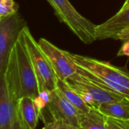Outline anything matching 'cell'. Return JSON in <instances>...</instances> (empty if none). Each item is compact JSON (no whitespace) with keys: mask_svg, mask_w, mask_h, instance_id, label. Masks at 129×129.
Returning <instances> with one entry per match:
<instances>
[{"mask_svg":"<svg viewBox=\"0 0 129 129\" xmlns=\"http://www.w3.org/2000/svg\"><path fill=\"white\" fill-rule=\"evenodd\" d=\"M19 77L14 45L0 75V129H28L19 110Z\"/></svg>","mask_w":129,"mask_h":129,"instance_id":"obj_1","label":"cell"},{"mask_svg":"<svg viewBox=\"0 0 129 129\" xmlns=\"http://www.w3.org/2000/svg\"><path fill=\"white\" fill-rule=\"evenodd\" d=\"M80 113L57 88L49 93L48 101L40 110L39 119L45 125L42 129H80Z\"/></svg>","mask_w":129,"mask_h":129,"instance_id":"obj_2","label":"cell"},{"mask_svg":"<svg viewBox=\"0 0 129 129\" xmlns=\"http://www.w3.org/2000/svg\"><path fill=\"white\" fill-rule=\"evenodd\" d=\"M20 33L38 79L39 92L50 93L56 90L57 77L49 59L32 36L27 26H25Z\"/></svg>","mask_w":129,"mask_h":129,"instance_id":"obj_3","label":"cell"},{"mask_svg":"<svg viewBox=\"0 0 129 129\" xmlns=\"http://www.w3.org/2000/svg\"><path fill=\"white\" fill-rule=\"evenodd\" d=\"M56 15L84 43L90 44L97 40L96 24L83 17L68 0H48Z\"/></svg>","mask_w":129,"mask_h":129,"instance_id":"obj_4","label":"cell"},{"mask_svg":"<svg viewBox=\"0 0 129 129\" xmlns=\"http://www.w3.org/2000/svg\"><path fill=\"white\" fill-rule=\"evenodd\" d=\"M14 48L19 77L20 98L29 97L35 100L40 94L38 79L21 33L14 43Z\"/></svg>","mask_w":129,"mask_h":129,"instance_id":"obj_5","label":"cell"},{"mask_svg":"<svg viewBox=\"0 0 129 129\" xmlns=\"http://www.w3.org/2000/svg\"><path fill=\"white\" fill-rule=\"evenodd\" d=\"M65 81H67L91 107L98 109L104 103L119 100L125 98V97L119 94L96 84L77 72Z\"/></svg>","mask_w":129,"mask_h":129,"instance_id":"obj_6","label":"cell"},{"mask_svg":"<svg viewBox=\"0 0 129 129\" xmlns=\"http://www.w3.org/2000/svg\"><path fill=\"white\" fill-rule=\"evenodd\" d=\"M25 26H26V21L18 12L7 17H2L0 21V75L4 72L11 49Z\"/></svg>","mask_w":129,"mask_h":129,"instance_id":"obj_7","label":"cell"},{"mask_svg":"<svg viewBox=\"0 0 129 129\" xmlns=\"http://www.w3.org/2000/svg\"><path fill=\"white\" fill-rule=\"evenodd\" d=\"M39 46L49 59L58 79L67 81L77 71V65L68 56L67 51L60 49L44 38H41Z\"/></svg>","mask_w":129,"mask_h":129,"instance_id":"obj_8","label":"cell"},{"mask_svg":"<svg viewBox=\"0 0 129 129\" xmlns=\"http://www.w3.org/2000/svg\"><path fill=\"white\" fill-rule=\"evenodd\" d=\"M97 40L113 39L125 41L129 38V6L120 9L114 16L101 24L96 25Z\"/></svg>","mask_w":129,"mask_h":129,"instance_id":"obj_9","label":"cell"},{"mask_svg":"<svg viewBox=\"0 0 129 129\" xmlns=\"http://www.w3.org/2000/svg\"><path fill=\"white\" fill-rule=\"evenodd\" d=\"M19 110L23 121L28 129H36L39 119V109L34 99L23 97L19 99Z\"/></svg>","mask_w":129,"mask_h":129,"instance_id":"obj_10","label":"cell"},{"mask_svg":"<svg viewBox=\"0 0 129 129\" xmlns=\"http://www.w3.org/2000/svg\"><path fill=\"white\" fill-rule=\"evenodd\" d=\"M98 109L107 117L122 120L129 119V99L126 97L119 100L104 103Z\"/></svg>","mask_w":129,"mask_h":129,"instance_id":"obj_11","label":"cell"},{"mask_svg":"<svg viewBox=\"0 0 129 129\" xmlns=\"http://www.w3.org/2000/svg\"><path fill=\"white\" fill-rule=\"evenodd\" d=\"M80 129H108L107 127V116L101 113L98 109L91 107L85 113L79 115Z\"/></svg>","mask_w":129,"mask_h":129,"instance_id":"obj_12","label":"cell"},{"mask_svg":"<svg viewBox=\"0 0 129 129\" xmlns=\"http://www.w3.org/2000/svg\"><path fill=\"white\" fill-rule=\"evenodd\" d=\"M57 88L63 97L79 111L85 113L91 109V106L83 100L81 96L73 87H71L67 81L57 78Z\"/></svg>","mask_w":129,"mask_h":129,"instance_id":"obj_13","label":"cell"},{"mask_svg":"<svg viewBox=\"0 0 129 129\" xmlns=\"http://www.w3.org/2000/svg\"><path fill=\"white\" fill-rule=\"evenodd\" d=\"M19 8L18 4L14 0H0V15L7 17L17 12Z\"/></svg>","mask_w":129,"mask_h":129,"instance_id":"obj_14","label":"cell"},{"mask_svg":"<svg viewBox=\"0 0 129 129\" xmlns=\"http://www.w3.org/2000/svg\"><path fill=\"white\" fill-rule=\"evenodd\" d=\"M107 127L108 129H129V119L122 120L107 117Z\"/></svg>","mask_w":129,"mask_h":129,"instance_id":"obj_15","label":"cell"},{"mask_svg":"<svg viewBox=\"0 0 129 129\" xmlns=\"http://www.w3.org/2000/svg\"><path fill=\"white\" fill-rule=\"evenodd\" d=\"M118 56H129V38L124 41L117 53Z\"/></svg>","mask_w":129,"mask_h":129,"instance_id":"obj_16","label":"cell"},{"mask_svg":"<svg viewBox=\"0 0 129 129\" xmlns=\"http://www.w3.org/2000/svg\"><path fill=\"white\" fill-rule=\"evenodd\" d=\"M128 6H129V0H125V3L123 4V5H122V7L121 8V9H124V8H127Z\"/></svg>","mask_w":129,"mask_h":129,"instance_id":"obj_17","label":"cell"},{"mask_svg":"<svg viewBox=\"0 0 129 129\" xmlns=\"http://www.w3.org/2000/svg\"><path fill=\"white\" fill-rule=\"evenodd\" d=\"M1 20H2V16L0 15V21H1Z\"/></svg>","mask_w":129,"mask_h":129,"instance_id":"obj_18","label":"cell"}]
</instances>
